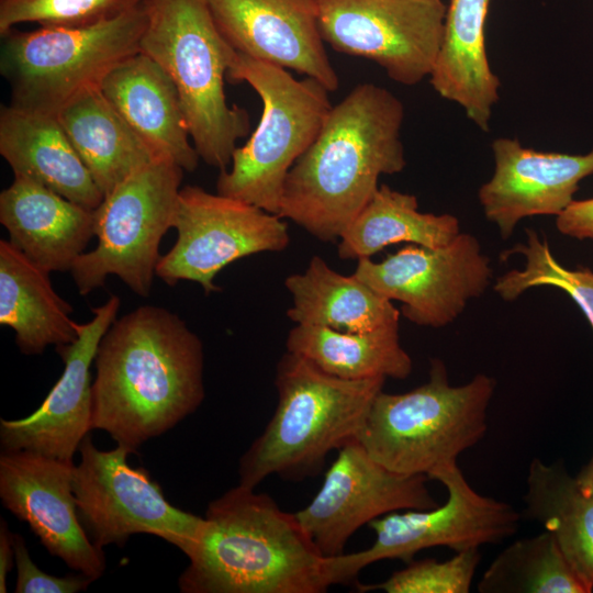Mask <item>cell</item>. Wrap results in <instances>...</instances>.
<instances>
[{
  "label": "cell",
  "mask_w": 593,
  "mask_h": 593,
  "mask_svg": "<svg viewBox=\"0 0 593 593\" xmlns=\"http://www.w3.org/2000/svg\"><path fill=\"white\" fill-rule=\"evenodd\" d=\"M91 387V430L132 454L172 428L204 399L203 346L177 314L142 305L100 340Z\"/></svg>",
  "instance_id": "6da1fadb"
},
{
  "label": "cell",
  "mask_w": 593,
  "mask_h": 593,
  "mask_svg": "<svg viewBox=\"0 0 593 593\" xmlns=\"http://www.w3.org/2000/svg\"><path fill=\"white\" fill-rule=\"evenodd\" d=\"M404 105L363 82L333 105L318 135L289 170L278 215L323 242L339 239L379 189L405 165Z\"/></svg>",
  "instance_id": "7a4b0ae2"
},
{
  "label": "cell",
  "mask_w": 593,
  "mask_h": 593,
  "mask_svg": "<svg viewBox=\"0 0 593 593\" xmlns=\"http://www.w3.org/2000/svg\"><path fill=\"white\" fill-rule=\"evenodd\" d=\"M238 484L209 503L178 580L183 593H322L324 557L295 514Z\"/></svg>",
  "instance_id": "3957f363"
},
{
  "label": "cell",
  "mask_w": 593,
  "mask_h": 593,
  "mask_svg": "<svg viewBox=\"0 0 593 593\" xmlns=\"http://www.w3.org/2000/svg\"><path fill=\"white\" fill-rule=\"evenodd\" d=\"M384 382L383 377L342 379L287 351L276 370L275 413L240 457L238 484L255 489L272 474L288 480L317 474L331 451L357 439Z\"/></svg>",
  "instance_id": "277c9868"
},
{
  "label": "cell",
  "mask_w": 593,
  "mask_h": 593,
  "mask_svg": "<svg viewBox=\"0 0 593 593\" xmlns=\"http://www.w3.org/2000/svg\"><path fill=\"white\" fill-rule=\"evenodd\" d=\"M141 52L175 83L199 157L227 169L237 141L249 132L245 109L228 105L224 82L237 52L219 31L205 0H144Z\"/></svg>",
  "instance_id": "5b68a950"
},
{
  "label": "cell",
  "mask_w": 593,
  "mask_h": 593,
  "mask_svg": "<svg viewBox=\"0 0 593 593\" xmlns=\"http://www.w3.org/2000/svg\"><path fill=\"white\" fill-rule=\"evenodd\" d=\"M495 387L484 373L451 385L445 363L433 358L424 384L377 394L357 440L388 469L429 479L483 438Z\"/></svg>",
  "instance_id": "8992f818"
},
{
  "label": "cell",
  "mask_w": 593,
  "mask_h": 593,
  "mask_svg": "<svg viewBox=\"0 0 593 593\" xmlns=\"http://www.w3.org/2000/svg\"><path fill=\"white\" fill-rule=\"evenodd\" d=\"M246 82L262 102L261 119L231 169L221 170L216 192L277 214L289 170L318 135L331 109L329 91L317 80L295 79L287 69L237 53L227 72Z\"/></svg>",
  "instance_id": "52a82bcc"
},
{
  "label": "cell",
  "mask_w": 593,
  "mask_h": 593,
  "mask_svg": "<svg viewBox=\"0 0 593 593\" xmlns=\"http://www.w3.org/2000/svg\"><path fill=\"white\" fill-rule=\"evenodd\" d=\"M146 25L142 3L92 25L5 32L0 72L10 87V104L57 115L81 93L100 88L118 65L141 52Z\"/></svg>",
  "instance_id": "ba28073f"
},
{
  "label": "cell",
  "mask_w": 593,
  "mask_h": 593,
  "mask_svg": "<svg viewBox=\"0 0 593 593\" xmlns=\"http://www.w3.org/2000/svg\"><path fill=\"white\" fill-rule=\"evenodd\" d=\"M183 169L157 158L128 176L93 210L94 249L83 253L70 272L81 295L118 276L147 298L161 257L159 244L171 227Z\"/></svg>",
  "instance_id": "9c48e42d"
},
{
  "label": "cell",
  "mask_w": 593,
  "mask_h": 593,
  "mask_svg": "<svg viewBox=\"0 0 593 593\" xmlns=\"http://www.w3.org/2000/svg\"><path fill=\"white\" fill-rule=\"evenodd\" d=\"M78 450L72 492L79 521L96 547H122L134 534H149L189 553L204 517L171 505L146 469L127 462L132 452L125 447L100 450L87 435Z\"/></svg>",
  "instance_id": "30bf717a"
},
{
  "label": "cell",
  "mask_w": 593,
  "mask_h": 593,
  "mask_svg": "<svg viewBox=\"0 0 593 593\" xmlns=\"http://www.w3.org/2000/svg\"><path fill=\"white\" fill-rule=\"evenodd\" d=\"M429 479L446 488L448 496L444 504L392 512L370 522L376 534L371 546L326 557L331 584L349 583L363 568L380 560L401 559L409 563L426 548L448 547L457 552L500 542L518 530L521 515L515 508L477 492L457 462Z\"/></svg>",
  "instance_id": "8fae6325"
},
{
  "label": "cell",
  "mask_w": 593,
  "mask_h": 593,
  "mask_svg": "<svg viewBox=\"0 0 593 593\" xmlns=\"http://www.w3.org/2000/svg\"><path fill=\"white\" fill-rule=\"evenodd\" d=\"M171 227L172 248L160 257L156 276L174 287L199 283L205 294L221 291L216 275L227 265L259 253L281 251L290 243L282 219L247 202L198 186L180 189Z\"/></svg>",
  "instance_id": "7c38bea8"
},
{
  "label": "cell",
  "mask_w": 593,
  "mask_h": 593,
  "mask_svg": "<svg viewBox=\"0 0 593 593\" xmlns=\"http://www.w3.org/2000/svg\"><path fill=\"white\" fill-rule=\"evenodd\" d=\"M322 38L378 64L394 81L429 77L444 32L443 0H316Z\"/></svg>",
  "instance_id": "4fadbf2b"
},
{
  "label": "cell",
  "mask_w": 593,
  "mask_h": 593,
  "mask_svg": "<svg viewBox=\"0 0 593 593\" xmlns=\"http://www.w3.org/2000/svg\"><path fill=\"white\" fill-rule=\"evenodd\" d=\"M353 275L385 299L401 302L410 322L443 327L484 293L492 268L475 236L460 233L443 247L410 245L379 262L358 259Z\"/></svg>",
  "instance_id": "5bb4252c"
},
{
  "label": "cell",
  "mask_w": 593,
  "mask_h": 593,
  "mask_svg": "<svg viewBox=\"0 0 593 593\" xmlns=\"http://www.w3.org/2000/svg\"><path fill=\"white\" fill-rule=\"evenodd\" d=\"M427 479L388 469L354 439L338 449L314 499L294 514L320 552L335 557L344 553L360 527L376 518L437 506Z\"/></svg>",
  "instance_id": "9a60e30c"
},
{
  "label": "cell",
  "mask_w": 593,
  "mask_h": 593,
  "mask_svg": "<svg viewBox=\"0 0 593 593\" xmlns=\"http://www.w3.org/2000/svg\"><path fill=\"white\" fill-rule=\"evenodd\" d=\"M74 468L72 460L29 450H2L0 497L7 510L29 524L52 556L94 581L105 570V558L79 521Z\"/></svg>",
  "instance_id": "2e32d148"
},
{
  "label": "cell",
  "mask_w": 593,
  "mask_h": 593,
  "mask_svg": "<svg viewBox=\"0 0 593 593\" xmlns=\"http://www.w3.org/2000/svg\"><path fill=\"white\" fill-rule=\"evenodd\" d=\"M120 296L112 294L92 309V318L77 325V338L56 347L64 371L41 406L21 419H0L2 450H29L61 460H72L91 430V376L101 338L116 320Z\"/></svg>",
  "instance_id": "e0dca14e"
},
{
  "label": "cell",
  "mask_w": 593,
  "mask_h": 593,
  "mask_svg": "<svg viewBox=\"0 0 593 593\" xmlns=\"http://www.w3.org/2000/svg\"><path fill=\"white\" fill-rule=\"evenodd\" d=\"M213 20L238 53L294 70L329 92L339 86L318 25L316 0H205Z\"/></svg>",
  "instance_id": "ac0fdd59"
},
{
  "label": "cell",
  "mask_w": 593,
  "mask_h": 593,
  "mask_svg": "<svg viewBox=\"0 0 593 593\" xmlns=\"http://www.w3.org/2000/svg\"><path fill=\"white\" fill-rule=\"evenodd\" d=\"M491 147L494 172L478 195L485 217L504 239L525 217L560 215L580 182L593 175V149L583 155L539 152L508 137L494 139Z\"/></svg>",
  "instance_id": "d6986e66"
},
{
  "label": "cell",
  "mask_w": 593,
  "mask_h": 593,
  "mask_svg": "<svg viewBox=\"0 0 593 593\" xmlns=\"http://www.w3.org/2000/svg\"><path fill=\"white\" fill-rule=\"evenodd\" d=\"M0 222L10 243L47 272L70 271L94 236L93 210L20 175L0 193Z\"/></svg>",
  "instance_id": "ffe728a7"
},
{
  "label": "cell",
  "mask_w": 593,
  "mask_h": 593,
  "mask_svg": "<svg viewBox=\"0 0 593 593\" xmlns=\"http://www.w3.org/2000/svg\"><path fill=\"white\" fill-rule=\"evenodd\" d=\"M101 91L157 157L194 171L199 155L177 88L167 72L139 52L123 60L102 81Z\"/></svg>",
  "instance_id": "44dd1931"
},
{
  "label": "cell",
  "mask_w": 593,
  "mask_h": 593,
  "mask_svg": "<svg viewBox=\"0 0 593 593\" xmlns=\"http://www.w3.org/2000/svg\"><path fill=\"white\" fill-rule=\"evenodd\" d=\"M0 155L14 175L31 178L86 209H97L104 198L57 115L2 104Z\"/></svg>",
  "instance_id": "7402d4cb"
},
{
  "label": "cell",
  "mask_w": 593,
  "mask_h": 593,
  "mask_svg": "<svg viewBox=\"0 0 593 593\" xmlns=\"http://www.w3.org/2000/svg\"><path fill=\"white\" fill-rule=\"evenodd\" d=\"M490 2L450 0L441 43L429 75L434 90L459 104L482 131H489L501 87L485 49L484 27Z\"/></svg>",
  "instance_id": "603a6c76"
},
{
  "label": "cell",
  "mask_w": 593,
  "mask_h": 593,
  "mask_svg": "<svg viewBox=\"0 0 593 593\" xmlns=\"http://www.w3.org/2000/svg\"><path fill=\"white\" fill-rule=\"evenodd\" d=\"M72 306L53 288L49 272L30 260L10 240H0V324L15 333L25 355H40L49 345L72 343L77 325Z\"/></svg>",
  "instance_id": "cb8c5ba5"
},
{
  "label": "cell",
  "mask_w": 593,
  "mask_h": 593,
  "mask_svg": "<svg viewBox=\"0 0 593 593\" xmlns=\"http://www.w3.org/2000/svg\"><path fill=\"white\" fill-rule=\"evenodd\" d=\"M284 286L292 296L287 316L296 324L350 333L399 325L392 301L354 275L336 272L320 256L311 258L304 272L288 276Z\"/></svg>",
  "instance_id": "d4e9b609"
},
{
  "label": "cell",
  "mask_w": 593,
  "mask_h": 593,
  "mask_svg": "<svg viewBox=\"0 0 593 593\" xmlns=\"http://www.w3.org/2000/svg\"><path fill=\"white\" fill-rule=\"evenodd\" d=\"M57 118L103 195L136 170L161 158L133 131L100 88L75 98Z\"/></svg>",
  "instance_id": "484cf974"
},
{
  "label": "cell",
  "mask_w": 593,
  "mask_h": 593,
  "mask_svg": "<svg viewBox=\"0 0 593 593\" xmlns=\"http://www.w3.org/2000/svg\"><path fill=\"white\" fill-rule=\"evenodd\" d=\"M524 515L556 539L573 570L593 590V494H584L561 462L529 465Z\"/></svg>",
  "instance_id": "4316f807"
},
{
  "label": "cell",
  "mask_w": 593,
  "mask_h": 593,
  "mask_svg": "<svg viewBox=\"0 0 593 593\" xmlns=\"http://www.w3.org/2000/svg\"><path fill=\"white\" fill-rule=\"evenodd\" d=\"M459 234L455 215L419 212L415 195L381 184L343 232L337 253L342 259L358 260L399 243L438 248Z\"/></svg>",
  "instance_id": "83f0119b"
},
{
  "label": "cell",
  "mask_w": 593,
  "mask_h": 593,
  "mask_svg": "<svg viewBox=\"0 0 593 593\" xmlns=\"http://www.w3.org/2000/svg\"><path fill=\"white\" fill-rule=\"evenodd\" d=\"M287 351L302 356L323 371L347 380L374 377L406 379L413 369L399 339V325L350 333L296 324L286 340Z\"/></svg>",
  "instance_id": "f1b7e54d"
},
{
  "label": "cell",
  "mask_w": 593,
  "mask_h": 593,
  "mask_svg": "<svg viewBox=\"0 0 593 593\" xmlns=\"http://www.w3.org/2000/svg\"><path fill=\"white\" fill-rule=\"evenodd\" d=\"M480 593H589L547 530L504 548L478 583Z\"/></svg>",
  "instance_id": "f546056e"
},
{
  "label": "cell",
  "mask_w": 593,
  "mask_h": 593,
  "mask_svg": "<svg viewBox=\"0 0 593 593\" xmlns=\"http://www.w3.org/2000/svg\"><path fill=\"white\" fill-rule=\"evenodd\" d=\"M519 254L524 268L507 271L495 280L494 291L505 301L517 299L526 290L552 286L567 292L582 310L593 329V270L568 269L557 261L547 240L533 230H526V239L504 255Z\"/></svg>",
  "instance_id": "4dcf8cb0"
},
{
  "label": "cell",
  "mask_w": 593,
  "mask_h": 593,
  "mask_svg": "<svg viewBox=\"0 0 593 593\" xmlns=\"http://www.w3.org/2000/svg\"><path fill=\"white\" fill-rule=\"evenodd\" d=\"M144 0H0V35L22 23L80 27L97 24L143 3Z\"/></svg>",
  "instance_id": "1f68e13d"
},
{
  "label": "cell",
  "mask_w": 593,
  "mask_h": 593,
  "mask_svg": "<svg viewBox=\"0 0 593 593\" xmlns=\"http://www.w3.org/2000/svg\"><path fill=\"white\" fill-rule=\"evenodd\" d=\"M479 548L457 551L450 559L411 561L384 582L360 586L387 593H468L480 562Z\"/></svg>",
  "instance_id": "d6a6232c"
},
{
  "label": "cell",
  "mask_w": 593,
  "mask_h": 593,
  "mask_svg": "<svg viewBox=\"0 0 593 593\" xmlns=\"http://www.w3.org/2000/svg\"><path fill=\"white\" fill-rule=\"evenodd\" d=\"M12 539L18 571L16 593H77L85 591L93 581L82 573L55 577L44 572L31 559L24 538L12 533Z\"/></svg>",
  "instance_id": "836d02e7"
},
{
  "label": "cell",
  "mask_w": 593,
  "mask_h": 593,
  "mask_svg": "<svg viewBox=\"0 0 593 593\" xmlns=\"http://www.w3.org/2000/svg\"><path fill=\"white\" fill-rule=\"evenodd\" d=\"M557 230L577 239H593V198L573 200L556 220Z\"/></svg>",
  "instance_id": "e575fe53"
},
{
  "label": "cell",
  "mask_w": 593,
  "mask_h": 593,
  "mask_svg": "<svg viewBox=\"0 0 593 593\" xmlns=\"http://www.w3.org/2000/svg\"><path fill=\"white\" fill-rule=\"evenodd\" d=\"M0 592H7V577L11 571L14 560V548L12 533H10L7 523L0 522Z\"/></svg>",
  "instance_id": "d590c367"
},
{
  "label": "cell",
  "mask_w": 593,
  "mask_h": 593,
  "mask_svg": "<svg viewBox=\"0 0 593 593\" xmlns=\"http://www.w3.org/2000/svg\"><path fill=\"white\" fill-rule=\"evenodd\" d=\"M578 486L584 494H593V455L575 477Z\"/></svg>",
  "instance_id": "8d00e7d4"
}]
</instances>
